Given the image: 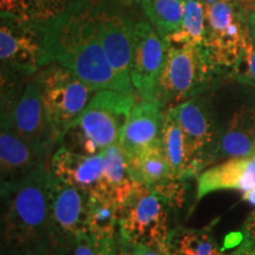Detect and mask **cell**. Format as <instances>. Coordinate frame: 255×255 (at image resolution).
<instances>
[{
  "mask_svg": "<svg viewBox=\"0 0 255 255\" xmlns=\"http://www.w3.org/2000/svg\"><path fill=\"white\" fill-rule=\"evenodd\" d=\"M57 63L71 70L92 90L121 92L102 46L97 7L81 0L47 25L44 66Z\"/></svg>",
  "mask_w": 255,
  "mask_h": 255,
  "instance_id": "1",
  "label": "cell"
},
{
  "mask_svg": "<svg viewBox=\"0 0 255 255\" xmlns=\"http://www.w3.org/2000/svg\"><path fill=\"white\" fill-rule=\"evenodd\" d=\"M50 163L17 182L1 184V245L5 255H46L52 251Z\"/></svg>",
  "mask_w": 255,
  "mask_h": 255,
  "instance_id": "2",
  "label": "cell"
},
{
  "mask_svg": "<svg viewBox=\"0 0 255 255\" xmlns=\"http://www.w3.org/2000/svg\"><path fill=\"white\" fill-rule=\"evenodd\" d=\"M135 96L115 90L96 91L79 119L64 133L59 144L83 155L101 154L120 141Z\"/></svg>",
  "mask_w": 255,
  "mask_h": 255,
  "instance_id": "3",
  "label": "cell"
},
{
  "mask_svg": "<svg viewBox=\"0 0 255 255\" xmlns=\"http://www.w3.org/2000/svg\"><path fill=\"white\" fill-rule=\"evenodd\" d=\"M165 43L167 52L155 100L163 109H169L199 95L208 82L213 68L205 47L187 41L165 40Z\"/></svg>",
  "mask_w": 255,
  "mask_h": 255,
  "instance_id": "4",
  "label": "cell"
},
{
  "mask_svg": "<svg viewBox=\"0 0 255 255\" xmlns=\"http://www.w3.org/2000/svg\"><path fill=\"white\" fill-rule=\"evenodd\" d=\"M205 49L213 69L234 70L252 41L251 28L241 7L231 0H205Z\"/></svg>",
  "mask_w": 255,
  "mask_h": 255,
  "instance_id": "5",
  "label": "cell"
},
{
  "mask_svg": "<svg viewBox=\"0 0 255 255\" xmlns=\"http://www.w3.org/2000/svg\"><path fill=\"white\" fill-rule=\"evenodd\" d=\"M36 75L49 119L57 136L62 139L88 107L96 91L71 70L57 63L43 66Z\"/></svg>",
  "mask_w": 255,
  "mask_h": 255,
  "instance_id": "6",
  "label": "cell"
},
{
  "mask_svg": "<svg viewBox=\"0 0 255 255\" xmlns=\"http://www.w3.org/2000/svg\"><path fill=\"white\" fill-rule=\"evenodd\" d=\"M169 208L154 189L138 182L121 209V239L132 247L149 246L163 252L171 232Z\"/></svg>",
  "mask_w": 255,
  "mask_h": 255,
  "instance_id": "7",
  "label": "cell"
},
{
  "mask_svg": "<svg viewBox=\"0 0 255 255\" xmlns=\"http://www.w3.org/2000/svg\"><path fill=\"white\" fill-rule=\"evenodd\" d=\"M167 111L186 135L190 156V177L202 173L219 156L222 136L208 101L196 95Z\"/></svg>",
  "mask_w": 255,
  "mask_h": 255,
  "instance_id": "8",
  "label": "cell"
},
{
  "mask_svg": "<svg viewBox=\"0 0 255 255\" xmlns=\"http://www.w3.org/2000/svg\"><path fill=\"white\" fill-rule=\"evenodd\" d=\"M47 25L30 23L1 15V71L30 77L43 68L45 59Z\"/></svg>",
  "mask_w": 255,
  "mask_h": 255,
  "instance_id": "9",
  "label": "cell"
},
{
  "mask_svg": "<svg viewBox=\"0 0 255 255\" xmlns=\"http://www.w3.org/2000/svg\"><path fill=\"white\" fill-rule=\"evenodd\" d=\"M1 129L14 132L50 156L55 152L60 139L44 105L37 75L28 79L12 110L1 119Z\"/></svg>",
  "mask_w": 255,
  "mask_h": 255,
  "instance_id": "10",
  "label": "cell"
},
{
  "mask_svg": "<svg viewBox=\"0 0 255 255\" xmlns=\"http://www.w3.org/2000/svg\"><path fill=\"white\" fill-rule=\"evenodd\" d=\"M167 43L149 21L133 25L130 77L138 100H155Z\"/></svg>",
  "mask_w": 255,
  "mask_h": 255,
  "instance_id": "11",
  "label": "cell"
},
{
  "mask_svg": "<svg viewBox=\"0 0 255 255\" xmlns=\"http://www.w3.org/2000/svg\"><path fill=\"white\" fill-rule=\"evenodd\" d=\"M47 193L53 251L87 233L88 195L78 188L64 183L50 170Z\"/></svg>",
  "mask_w": 255,
  "mask_h": 255,
  "instance_id": "12",
  "label": "cell"
},
{
  "mask_svg": "<svg viewBox=\"0 0 255 255\" xmlns=\"http://www.w3.org/2000/svg\"><path fill=\"white\" fill-rule=\"evenodd\" d=\"M97 19L102 46L119 82L121 92L137 97L130 77L133 26L126 15L116 9L97 7Z\"/></svg>",
  "mask_w": 255,
  "mask_h": 255,
  "instance_id": "13",
  "label": "cell"
},
{
  "mask_svg": "<svg viewBox=\"0 0 255 255\" xmlns=\"http://www.w3.org/2000/svg\"><path fill=\"white\" fill-rule=\"evenodd\" d=\"M165 110L156 100H138L132 107L120 137L127 158L161 141Z\"/></svg>",
  "mask_w": 255,
  "mask_h": 255,
  "instance_id": "14",
  "label": "cell"
},
{
  "mask_svg": "<svg viewBox=\"0 0 255 255\" xmlns=\"http://www.w3.org/2000/svg\"><path fill=\"white\" fill-rule=\"evenodd\" d=\"M50 171L69 186L87 195L97 191L103 174V156L83 155L59 144L50 159Z\"/></svg>",
  "mask_w": 255,
  "mask_h": 255,
  "instance_id": "15",
  "label": "cell"
},
{
  "mask_svg": "<svg viewBox=\"0 0 255 255\" xmlns=\"http://www.w3.org/2000/svg\"><path fill=\"white\" fill-rule=\"evenodd\" d=\"M51 156L25 141L14 132H0V171L1 184L17 182L50 163Z\"/></svg>",
  "mask_w": 255,
  "mask_h": 255,
  "instance_id": "16",
  "label": "cell"
},
{
  "mask_svg": "<svg viewBox=\"0 0 255 255\" xmlns=\"http://www.w3.org/2000/svg\"><path fill=\"white\" fill-rule=\"evenodd\" d=\"M255 188V155L232 157L205 169L197 177L196 201L219 190L246 193Z\"/></svg>",
  "mask_w": 255,
  "mask_h": 255,
  "instance_id": "17",
  "label": "cell"
},
{
  "mask_svg": "<svg viewBox=\"0 0 255 255\" xmlns=\"http://www.w3.org/2000/svg\"><path fill=\"white\" fill-rule=\"evenodd\" d=\"M102 156L103 174L97 191L116 202L122 209L138 182L130 174L128 158L120 141L107 146Z\"/></svg>",
  "mask_w": 255,
  "mask_h": 255,
  "instance_id": "18",
  "label": "cell"
},
{
  "mask_svg": "<svg viewBox=\"0 0 255 255\" xmlns=\"http://www.w3.org/2000/svg\"><path fill=\"white\" fill-rule=\"evenodd\" d=\"M121 209L116 202L95 191L87 197V233L104 254L115 251Z\"/></svg>",
  "mask_w": 255,
  "mask_h": 255,
  "instance_id": "19",
  "label": "cell"
},
{
  "mask_svg": "<svg viewBox=\"0 0 255 255\" xmlns=\"http://www.w3.org/2000/svg\"><path fill=\"white\" fill-rule=\"evenodd\" d=\"M255 142V107L242 104L233 113L223 130L218 157L232 158L253 155Z\"/></svg>",
  "mask_w": 255,
  "mask_h": 255,
  "instance_id": "20",
  "label": "cell"
},
{
  "mask_svg": "<svg viewBox=\"0 0 255 255\" xmlns=\"http://www.w3.org/2000/svg\"><path fill=\"white\" fill-rule=\"evenodd\" d=\"M81 0H0L1 15L38 24H51Z\"/></svg>",
  "mask_w": 255,
  "mask_h": 255,
  "instance_id": "21",
  "label": "cell"
},
{
  "mask_svg": "<svg viewBox=\"0 0 255 255\" xmlns=\"http://www.w3.org/2000/svg\"><path fill=\"white\" fill-rule=\"evenodd\" d=\"M161 145L170 169V178L186 180L190 177V156L186 135L180 124L165 110L161 132Z\"/></svg>",
  "mask_w": 255,
  "mask_h": 255,
  "instance_id": "22",
  "label": "cell"
},
{
  "mask_svg": "<svg viewBox=\"0 0 255 255\" xmlns=\"http://www.w3.org/2000/svg\"><path fill=\"white\" fill-rule=\"evenodd\" d=\"M128 164L133 180L149 188L170 178V169L162 150L161 141L128 158Z\"/></svg>",
  "mask_w": 255,
  "mask_h": 255,
  "instance_id": "23",
  "label": "cell"
},
{
  "mask_svg": "<svg viewBox=\"0 0 255 255\" xmlns=\"http://www.w3.org/2000/svg\"><path fill=\"white\" fill-rule=\"evenodd\" d=\"M163 255H223L209 231L177 228L169 233Z\"/></svg>",
  "mask_w": 255,
  "mask_h": 255,
  "instance_id": "24",
  "label": "cell"
},
{
  "mask_svg": "<svg viewBox=\"0 0 255 255\" xmlns=\"http://www.w3.org/2000/svg\"><path fill=\"white\" fill-rule=\"evenodd\" d=\"M162 38L180 30L186 0H136Z\"/></svg>",
  "mask_w": 255,
  "mask_h": 255,
  "instance_id": "25",
  "label": "cell"
},
{
  "mask_svg": "<svg viewBox=\"0 0 255 255\" xmlns=\"http://www.w3.org/2000/svg\"><path fill=\"white\" fill-rule=\"evenodd\" d=\"M207 33L205 0H186L180 30L165 38L171 41H187L205 47Z\"/></svg>",
  "mask_w": 255,
  "mask_h": 255,
  "instance_id": "26",
  "label": "cell"
},
{
  "mask_svg": "<svg viewBox=\"0 0 255 255\" xmlns=\"http://www.w3.org/2000/svg\"><path fill=\"white\" fill-rule=\"evenodd\" d=\"M233 72H234V77L242 84L255 88V43L253 39L247 46L244 57L237 68L233 70Z\"/></svg>",
  "mask_w": 255,
  "mask_h": 255,
  "instance_id": "27",
  "label": "cell"
},
{
  "mask_svg": "<svg viewBox=\"0 0 255 255\" xmlns=\"http://www.w3.org/2000/svg\"><path fill=\"white\" fill-rule=\"evenodd\" d=\"M64 246H68L70 248L71 255H104L101 248L96 245V242L92 240L88 233H83L78 238L73 239L72 241H70L60 247Z\"/></svg>",
  "mask_w": 255,
  "mask_h": 255,
  "instance_id": "28",
  "label": "cell"
},
{
  "mask_svg": "<svg viewBox=\"0 0 255 255\" xmlns=\"http://www.w3.org/2000/svg\"><path fill=\"white\" fill-rule=\"evenodd\" d=\"M132 255H163V252L149 246H133Z\"/></svg>",
  "mask_w": 255,
  "mask_h": 255,
  "instance_id": "29",
  "label": "cell"
},
{
  "mask_svg": "<svg viewBox=\"0 0 255 255\" xmlns=\"http://www.w3.org/2000/svg\"><path fill=\"white\" fill-rule=\"evenodd\" d=\"M235 2L241 8L247 9V11H255V0H235Z\"/></svg>",
  "mask_w": 255,
  "mask_h": 255,
  "instance_id": "30",
  "label": "cell"
},
{
  "mask_svg": "<svg viewBox=\"0 0 255 255\" xmlns=\"http://www.w3.org/2000/svg\"><path fill=\"white\" fill-rule=\"evenodd\" d=\"M244 201L250 203V205L255 207V188L252 190H248L246 193H244V196H242Z\"/></svg>",
  "mask_w": 255,
  "mask_h": 255,
  "instance_id": "31",
  "label": "cell"
},
{
  "mask_svg": "<svg viewBox=\"0 0 255 255\" xmlns=\"http://www.w3.org/2000/svg\"><path fill=\"white\" fill-rule=\"evenodd\" d=\"M248 24H250L252 38H253V40L255 43V11L251 12L250 17H248Z\"/></svg>",
  "mask_w": 255,
  "mask_h": 255,
  "instance_id": "32",
  "label": "cell"
},
{
  "mask_svg": "<svg viewBox=\"0 0 255 255\" xmlns=\"http://www.w3.org/2000/svg\"><path fill=\"white\" fill-rule=\"evenodd\" d=\"M235 255H255V248L254 250H246V251H242L240 253L235 254Z\"/></svg>",
  "mask_w": 255,
  "mask_h": 255,
  "instance_id": "33",
  "label": "cell"
},
{
  "mask_svg": "<svg viewBox=\"0 0 255 255\" xmlns=\"http://www.w3.org/2000/svg\"><path fill=\"white\" fill-rule=\"evenodd\" d=\"M104 255H132L130 253H127V252H110V253L108 254H104Z\"/></svg>",
  "mask_w": 255,
  "mask_h": 255,
  "instance_id": "34",
  "label": "cell"
},
{
  "mask_svg": "<svg viewBox=\"0 0 255 255\" xmlns=\"http://www.w3.org/2000/svg\"><path fill=\"white\" fill-rule=\"evenodd\" d=\"M253 155H255V142H254V148H253Z\"/></svg>",
  "mask_w": 255,
  "mask_h": 255,
  "instance_id": "35",
  "label": "cell"
},
{
  "mask_svg": "<svg viewBox=\"0 0 255 255\" xmlns=\"http://www.w3.org/2000/svg\"><path fill=\"white\" fill-rule=\"evenodd\" d=\"M127 1H129V0H127Z\"/></svg>",
  "mask_w": 255,
  "mask_h": 255,
  "instance_id": "36",
  "label": "cell"
}]
</instances>
